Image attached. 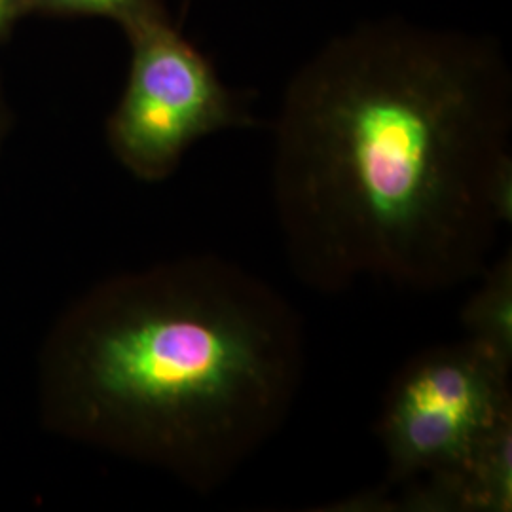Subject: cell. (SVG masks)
<instances>
[{
    "label": "cell",
    "mask_w": 512,
    "mask_h": 512,
    "mask_svg": "<svg viewBox=\"0 0 512 512\" xmlns=\"http://www.w3.org/2000/svg\"><path fill=\"white\" fill-rule=\"evenodd\" d=\"M31 14L112 19L126 33L150 19L167 18L160 0H27Z\"/></svg>",
    "instance_id": "52a82bcc"
},
{
    "label": "cell",
    "mask_w": 512,
    "mask_h": 512,
    "mask_svg": "<svg viewBox=\"0 0 512 512\" xmlns=\"http://www.w3.org/2000/svg\"><path fill=\"white\" fill-rule=\"evenodd\" d=\"M463 304L459 321L467 338L512 365V251L488 266Z\"/></svg>",
    "instance_id": "5b68a950"
},
{
    "label": "cell",
    "mask_w": 512,
    "mask_h": 512,
    "mask_svg": "<svg viewBox=\"0 0 512 512\" xmlns=\"http://www.w3.org/2000/svg\"><path fill=\"white\" fill-rule=\"evenodd\" d=\"M512 365L465 338L420 351L385 391L376 433L387 469L382 488L439 478L458 494L478 448L512 421Z\"/></svg>",
    "instance_id": "3957f363"
},
{
    "label": "cell",
    "mask_w": 512,
    "mask_h": 512,
    "mask_svg": "<svg viewBox=\"0 0 512 512\" xmlns=\"http://www.w3.org/2000/svg\"><path fill=\"white\" fill-rule=\"evenodd\" d=\"M128 84L109 120V145L133 175L162 181L196 141L224 129L253 128L247 97L230 90L171 25L150 19L126 31Z\"/></svg>",
    "instance_id": "277c9868"
},
{
    "label": "cell",
    "mask_w": 512,
    "mask_h": 512,
    "mask_svg": "<svg viewBox=\"0 0 512 512\" xmlns=\"http://www.w3.org/2000/svg\"><path fill=\"white\" fill-rule=\"evenodd\" d=\"M512 421L478 448L463 475V512H511Z\"/></svg>",
    "instance_id": "8992f818"
},
{
    "label": "cell",
    "mask_w": 512,
    "mask_h": 512,
    "mask_svg": "<svg viewBox=\"0 0 512 512\" xmlns=\"http://www.w3.org/2000/svg\"><path fill=\"white\" fill-rule=\"evenodd\" d=\"M31 16L27 0H0V44L10 37L19 21Z\"/></svg>",
    "instance_id": "ba28073f"
},
{
    "label": "cell",
    "mask_w": 512,
    "mask_h": 512,
    "mask_svg": "<svg viewBox=\"0 0 512 512\" xmlns=\"http://www.w3.org/2000/svg\"><path fill=\"white\" fill-rule=\"evenodd\" d=\"M304 368L293 306L236 262L202 255L93 296L69 389L86 435L209 494L281 431Z\"/></svg>",
    "instance_id": "7a4b0ae2"
},
{
    "label": "cell",
    "mask_w": 512,
    "mask_h": 512,
    "mask_svg": "<svg viewBox=\"0 0 512 512\" xmlns=\"http://www.w3.org/2000/svg\"><path fill=\"white\" fill-rule=\"evenodd\" d=\"M275 217L296 279L446 293L512 220V71L488 35L380 18L294 73L274 126Z\"/></svg>",
    "instance_id": "6da1fadb"
}]
</instances>
